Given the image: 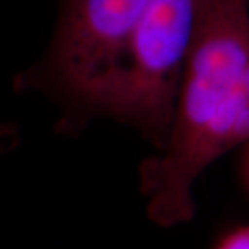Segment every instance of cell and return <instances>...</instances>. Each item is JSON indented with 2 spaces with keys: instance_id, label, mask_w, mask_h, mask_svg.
Instances as JSON below:
<instances>
[{
  "instance_id": "1",
  "label": "cell",
  "mask_w": 249,
  "mask_h": 249,
  "mask_svg": "<svg viewBox=\"0 0 249 249\" xmlns=\"http://www.w3.org/2000/svg\"><path fill=\"white\" fill-rule=\"evenodd\" d=\"M247 142L249 0H198L168 140L140 166L150 219L163 227L191 220L194 181Z\"/></svg>"
},
{
  "instance_id": "2",
  "label": "cell",
  "mask_w": 249,
  "mask_h": 249,
  "mask_svg": "<svg viewBox=\"0 0 249 249\" xmlns=\"http://www.w3.org/2000/svg\"><path fill=\"white\" fill-rule=\"evenodd\" d=\"M198 0H148L100 115L134 126L165 148L196 25Z\"/></svg>"
},
{
  "instance_id": "3",
  "label": "cell",
  "mask_w": 249,
  "mask_h": 249,
  "mask_svg": "<svg viewBox=\"0 0 249 249\" xmlns=\"http://www.w3.org/2000/svg\"><path fill=\"white\" fill-rule=\"evenodd\" d=\"M214 249H249V224L240 226L226 234Z\"/></svg>"
},
{
  "instance_id": "4",
  "label": "cell",
  "mask_w": 249,
  "mask_h": 249,
  "mask_svg": "<svg viewBox=\"0 0 249 249\" xmlns=\"http://www.w3.org/2000/svg\"><path fill=\"white\" fill-rule=\"evenodd\" d=\"M16 134V129L13 124H0V140H4V139H10L11 136Z\"/></svg>"
},
{
  "instance_id": "5",
  "label": "cell",
  "mask_w": 249,
  "mask_h": 249,
  "mask_svg": "<svg viewBox=\"0 0 249 249\" xmlns=\"http://www.w3.org/2000/svg\"><path fill=\"white\" fill-rule=\"evenodd\" d=\"M248 176H249V158H248Z\"/></svg>"
}]
</instances>
